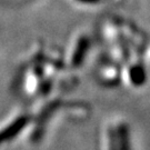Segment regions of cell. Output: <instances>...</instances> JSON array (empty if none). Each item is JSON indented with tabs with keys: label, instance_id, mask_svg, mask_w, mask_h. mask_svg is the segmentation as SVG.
<instances>
[{
	"label": "cell",
	"instance_id": "cell-7",
	"mask_svg": "<svg viewBox=\"0 0 150 150\" xmlns=\"http://www.w3.org/2000/svg\"><path fill=\"white\" fill-rule=\"evenodd\" d=\"M83 1H96V0H83Z\"/></svg>",
	"mask_w": 150,
	"mask_h": 150
},
{
	"label": "cell",
	"instance_id": "cell-2",
	"mask_svg": "<svg viewBox=\"0 0 150 150\" xmlns=\"http://www.w3.org/2000/svg\"><path fill=\"white\" fill-rule=\"evenodd\" d=\"M30 120H31L30 116L22 115L20 117H18L16 120H13L7 128L2 129L0 131V145L17 137L18 134L21 132L22 129H25L29 125Z\"/></svg>",
	"mask_w": 150,
	"mask_h": 150
},
{
	"label": "cell",
	"instance_id": "cell-5",
	"mask_svg": "<svg viewBox=\"0 0 150 150\" xmlns=\"http://www.w3.org/2000/svg\"><path fill=\"white\" fill-rule=\"evenodd\" d=\"M87 49H88V41L87 40L80 41L79 46L76 49V52L74 54V57H72V64H74V66H79L83 61L85 54L87 52Z\"/></svg>",
	"mask_w": 150,
	"mask_h": 150
},
{
	"label": "cell",
	"instance_id": "cell-6",
	"mask_svg": "<svg viewBox=\"0 0 150 150\" xmlns=\"http://www.w3.org/2000/svg\"><path fill=\"white\" fill-rule=\"evenodd\" d=\"M108 138H109V150H119L118 144H117V139H116V131H115V128L109 129Z\"/></svg>",
	"mask_w": 150,
	"mask_h": 150
},
{
	"label": "cell",
	"instance_id": "cell-4",
	"mask_svg": "<svg viewBox=\"0 0 150 150\" xmlns=\"http://www.w3.org/2000/svg\"><path fill=\"white\" fill-rule=\"evenodd\" d=\"M129 77L132 85L137 87L142 86L147 80V75H146L145 68L141 64H134L129 70Z\"/></svg>",
	"mask_w": 150,
	"mask_h": 150
},
{
	"label": "cell",
	"instance_id": "cell-3",
	"mask_svg": "<svg viewBox=\"0 0 150 150\" xmlns=\"http://www.w3.org/2000/svg\"><path fill=\"white\" fill-rule=\"evenodd\" d=\"M115 131L119 150H131V140L128 125L125 122L119 123L115 128Z\"/></svg>",
	"mask_w": 150,
	"mask_h": 150
},
{
	"label": "cell",
	"instance_id": "cell-1",
	"mask_svg": "<svg viewBox=\"0 0 150 150\" xmlns=\"http://www.w3.org/2000/svg\"><path fill=\"white\" fill-rule=\"evenodd\" d=\"M62 105V101L59 99L52 100L49 103H47L43 109L41 110V112L39 115V117L37 119L36 122V127L33 129V132L31 134V141L32 142H39L40 140L42 139L45 130H46V125L48 122L49 118L52 116V113L58 109Z\"/></svg>",
	"mask_w": 150,
	"mask_h": 150
}]
</instances>
